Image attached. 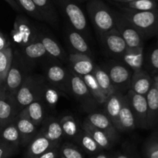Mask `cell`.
Here are the masks:
<instances>
[{
	"label": "cell",
	"instance_id": "obj_1",
	"mask_svg": "<svg viewBox=\"0 0 158 158\" xmlns=\"http://www.w3.org/2000/svg\"><path fill=\"white\" fill-rule=\"evenodd\" d=\"M120 12L144 39L157 36L158 9L153 11H137L120 6Z\"/></svg>",
	"mask_w": 158,
	"mask_h": 158
},
{
	"label": "cell",
	"instance_id": "obj_2",
	"mask_svg": "<svg viewBox=\"0 0 158 158\" xmlns=\"http://www.w3.org/2000/svg\"><path fill=\"white\" fill-rule=\"evenodd\" d=\"M86 10L90 21L99 35L115 28L114 12L102 0H89Z\"/></svg>",
	"mask_w": 158,
	"mask_h": 158
},
{
	"label": "cell",
	"instance_id": "obj_3",
	"mask_svg": "<svg viewBox=\"0 0 158 158\" xmlns=\"http://www.w3.org/2000/svg\"><path fill=\"white\" fill-rule=\"evenodd\" d=\"M45 81L41 76L28 74L15 96L19 112L32 102L40 100Z\"/></svg>",
	"mask_w": 158,
	"mask_h": 158
},
{
	"label": "cell",
	"instance_id": "obj_4",
	"mask_svg": "<svg viewBox=\"0 0 158 158\" xmlns=\"http://www.w3.org/2000/svg\"><path fill=\"white\" fill-rule=\"evenodd\" d=\"M28 68L29 66L23 60L19 50L14 51L12 65L3 84L8 93L15 96L26 77L29 74Z\"/></svg>",
	"mask_w": 158,
	"mask_h": 158
},
{
	"label": "cell",
	"instance_id": "obj_5",
	"mask_svg": "<svg viewBox=\"0 0 158 158\" xmlns=\"http://www.w3.org/2000/svg\"><path fill=\"white\" fill-rule=\"evenodd\" d=\"M40 32L27 17L20 14L15 17L11 37L12 42L21 49L35 41Z\"/></svg>",
	"mask_w": 158,
	"mask_h": 158
},
{
	"label": "cell",
	"instance_id": "obj_6",
	"mask_svg": "<svg viewBox=\"0 0 158 158\" xmlns=\"http://www.w3.org/2000/svg\"><path fill=\"white\" fill-rule=\"evenodd\" d=\"M67 19L71 28L84 36L89 32L87 20L81 8L75 0H55Z\"/></svg>",
	"mask_w": 158,
	"mask_h": 158
},
{
	"label": "cell",
	"instance_id": "obj_7",
	"mask_svg": "<svg viewBox=\"0 0 158 158\" xmlns=\"http://www.w3.org/2000/svg\"><path fill=\"white\" fill-rule=\"evenodd\" d=\"M107 72L111 83L116 92L127 93L131 88V77L133 71L123 63H109L104 68Z\"/></svg>",
	"mask_w": 158,
	"mask_h": 158
},
{
	"label": "cell",
	"instance_id": "obj_8",
	"mask_svg": "<svg viewBox=\"0 0 158 158\" xmlns=\"http://www.w3.org/2000/svg\"><path fill=\"white\" fill-rule=\"evenodd\" d=\"M114 12L115 16V27L125 41L127 48H143L145 39L143 35L122 15L120 12Z\"/></svg>",
	"mask_w": 158,
	"mask_h": 158
},
{
	"label": "cell",
	"instance_id": "obj_9",
	"mask_svg": "<svg viewBox=\"0 0 158 158\" xmlns=\"http://www.w3.org/2000/svg\"><path fill=\"white\" fill-rule=\"evenodd\" d=\"M19 113L15 96L8 93L2 85L0 87V127L14 123Z\"/></svg>",
	"mask_w": 158,
	"mask_h": 158
},
{
	"label": "cell",
	"instance_id": "obj_10",
	"mask_svg": "<svg viewBox=\"0 0 158 158\" xmlns=\"http://www.w3.org/2000/svg\"><path fill=\"white\" fill-rule=\"evenodd\" d=\"M135 117L137 127L148 129V109L145 96L139 95L129 90L126 94Z\"/></svg>",
	"mask_w": 158,
	"mask_h": 158
},
{
	"label": "cell",
	"instance_id": "obj_11",
	"mask_svg": "<svg viewBox=\"0 0 158 158\" xmlns=\"http://www.w3.org/2000/svg\"><path fill=\"white\" fill-rule=\"evenodd\" d=\"M99 36L102 45L110 55L117 59H121L127 46L116 27Z\"/></svg>",
	"mask_w": 158,
	"mask_h": 158
},
{
	"label": "cell",
	"instance_id": "obj_12",
	"mask_svg": "<svg viewBox=\"0 0 158 158\" xmlns=\"http://www.w3.org/2000/svg\"><path fill=\"white\" fill-rule=\"evenodd\" d=\"M69 71L59 64H49L45 68L46 81L58 88L62 92H69Z\"/></svg>",
	"mask_w": 158,
	"mask_h": 158
},
{
	"label": "cell",
	"instance_id": "obj_13",
	"mask_svg": "<svg viewBox=\"0 0 158 158\" xmlns=\"http://www.w3.org/2000/svg\"><path fill=\"white\" fill-rule=\"evenodd\" d=\"M69 92L72 93L76 98L85 104L97 103L82 77L73 73L71 70L69 76Z\"/></svg>",
	"mask_w": 158,
	"mask_h": 158
},
{
	"label": "cell",
	"instance_id": "obj_14",
	"mask_svg": "<svg viewBox=\"0 0 158 158\" xmlns=\"http://www.w3.org/2000/svg\"><path fill=\"white\" fill-rule=\"evenodd\" d=\"M68 63L71 71L80 77L92 73L96 66L90 56L77 52L68 56Z\"/></svg>",
	"mask_w": 158,
	"mask_h": 158
},
{
	"label": "cell",
	"instance_id": "obj_15",
	"mask_svg": "<svg viewBox=\"0 0 158 158\" xmlns=\"http://www.w3.org/2000/svg\"><path fill=\"white\" fill-rule=\"evenodd\" d=\"M137 127L135 117L130 105L129 100L126 94L123 95V105L119 114L116 129L118 132H130Z\"/></svg>",
	"mask_w": 158,
	"mask_h": 158
},
{
	"label": "cell",
	"instance_id": "obj_16",
	"mask_svg": "<svg viewBox=\"0 0 158 158\" xmlns=\"http://www.w3.org/2000/svg\"><path fill=\"white\" fill-rule=\"evenodd\" d=\"M14 123L19 133L20 147L26 148L38 133L37 126L20 112L19 113Z\"/></svg>",
	"mask_w": 158,
	"mask_h": 158
},
{
	"label": "cell",
	"instance_id": "obj_17",
	"mask_svg": "<svg viewBox=\"0 0 158 158\" xmlns=\"http://www.w3.org/2000/svg\"><path fill=\"white\" fill-rule=\"evenodd\" d=\"M19 52L29 67V66L35 65L37 62L48 56L43 43L40 41V37L27 46L21 48Z\"/></svg>",
	"mask_w": 158,
	"mask_h": 158
},
{
	"label": "cell",
	"instance_id": "obj_18",
	"mask_svg": "<svg viewBox=\"0 0 158 158\" xmlns=\"http://www.w3.org/2000/svg\"><path fill=\"white\" fill-rule=\"evenodd\" d=\"M153 85L154 78L149 73L147 72V70L143 69L133 73L130 90L139 95L146 97Z\"/></svg>",
	"mask_w": 158,
	"mask_h": 158
},
{
	"label": "cell",
	"instance_id": "obj_19",
	"mask_svg": "<svg viewBox=\"0 0 158 158\" xmlns=\"http://www.w3.org/2000/svg\"><path fill=\"white\" fill-rule=\"evenodd\" d=\"M86 120L93 126L106 133L114 142L117 141L119 132L104 113H91L86 117Z\"/></svg>",
	"mask_w": 158,
	"mask_h": 158
},
{
	"label": "cell",
	"instance_id": "obj_20",
	"mask_svg": "<svg viewBox=\"0 0 158 158\" xmlns=\"http://www.w3.org/2000/svg\"><path fill=\"white\" fill-rule=\"evenodd\" d=\"M56 146H60V144L53 143L46 138L40 131H38L35 137L26 147L27 148H26V158H37L49 149Z\"/></svg>",
	"mask_w": 158,
	"mask_h": 158
},
{
	"label": "cell",
	"instance_id": "obj_21",
	"mask_svg": "<svg viewBox=\"0 0 158 158\" xmlns=\"http://www.w3.org/2000/svg\"><path fill=\"white\" fill-rule=\"evenodd\" d=\"M39 131L55 144H60V141L64 137L60 120L53 117H46Z\"/></svg>",
	"mask_w": 158,
	"mask_h": 158
},
{
	"label": "cell",
	"instance_id": "obj_22",
	"mask_svg": "<svg viewBox=\"0 0 158 158\" xmlns=\"http://www.w3.org/2000/svg\"><path fill=\"white\" fill-rule=\"evenodd\" d=\"M39 37H40V41L43 43L48 56L62 62L68 60V56L66 52L55 39H53L48 34H44L42 32H40Z\"/></svg>",
	"mask_w": 158,
	"mask_h": 158
},
{
	"label": "cell",
	"instance_id": "obj_23",
	"mask_svg": "<svg viewBox=\"0 0 158 158\" xmlns=\"http://www.w3.org/2000/svg\"><path fill=\"white\" fill-rule=\"evenodd\" d=\"M121 60L123 64L129 67L133 72L139 71L143 69L144 64V52L143 48L138 49H129L127 48Z\"/></svg>",
	"mask_w": 158,
	"mask_h": 158
},
{
	"label": "cell",
	"instance_id": "obj_24",
	"mask_svg": "<svg viewBox=\"0 0 158 158\" xmlns=\"http://www.w3.org/2000/svg\"><path fill=\"white\" fill-rule=\"evenodd\" d=\"M123 95L121 93L115 92L107 97L106 102L103 105L105 106L104 114L107 116L116 127L119 114L123 105Z\"/></svg>",
	"mask_w": 158,
	"mask_h": 158
},
{
	"label": "cell",
	"instance_id": "obj_25",
	"mask_svg": "<svg viewBox=\"0 0 158 158\" xmlns=\"http://www.w3.org/2000/svg\"><path fill=\"white\" fill-rule=\"evenodd\" d=\"M82 129L89 134L96 141V143L103 150H109L112 148L113 145L115 142L101 130L95 127L86 120L83 121L82 124Z\"/></svg>",
	"mask_w": 158,
	"mask_h": 158
},
{
	"label": "cell",
	"instance_id": "obj_26",
	"mask_svg": "<svg viewBox=\"0 0 158 158\" xmlns=\"http://www.w3.org/2000/svg\"><path fill=\"white\" fill-rule=\"evenodd\" d=\"M20 113L37 127L41 125L46 119L45 106L40 100H35L31 103Z\"/></svg>",
	"mask_w": 158,
	"mask_h": 158
},
{
	"label": "cell",
	"instance_id": "obj_27",
	"mask_svg": "<svg viewBox=\"0 0 158 158\" xmlns=\"http://www.w3.org/2000/svg\"><path fill=\"white\" fill-rule=\"evenodd\" d=\"M66 33H67V40L69 44L74 50V52L84 54V55L90 56V49H89L86 39L82 34L74 30L73 28L68 29Z\"/></svg>",
	"mask_w": 158,
	"mask_h": 158
},
{
	"label": "cell",
	"instance_id": "obj_28",
	"mask_svg": "<svg viewBox=\"0 0 158 158\" xmlns=\"http://www.w3.org/2000/svg\"><path fill=\"white\" fill-rule=\"evenodd\" d=\"M148 109V128L154 127L158 124V91L154 86L146 95Z\"/></svg>",
	"mask_w": 158,
	"mask_h": 158
},
{
	"label": "cell",
	"instance_id": "obj_29",
	"mask_svg": "<svg viewBox=\"0 0 158 158\" xmlns=\"http://www.w3.org/2000/svg\"><path fill=\"white\" fill-rule=\"evenodd\" d=\"M61 92L62 91L58 88L52 86L46 80L42 89L40 100L45 106H46L51 109H54L58 103Z\"/></svg>",
	"mask_w": 158,
	"mask_h": 158
},
{
	"label": "cell",
	"instance_id": "obj_30",
	"mask_svg": "<svg viewBox=\"0 0 158 158\" xmlns=\"http://www.w3.org/2000/svg\"><path fill=\"white\" fill-rule=\"evenodd\" d=\"M38 10L43 15L44 21L51 25L58 22V15L52 0H32Z\"/></svg>",
	"mask_w": 158,
	"mask_h": 158
},
{
	"label": "cell",
	"instance_id": "obj_31",
	"mask_svg": "<svg viewBox=\"0 0 158 158\" xmlns=\"http://www.w3.org/2000/svg\"><path fill=\"white\" fill-rule=\"evenodd\" d=\"M92 74L95 77L99 86H100L106 97H110L116 92L114 86L111 83L110 78L107 72L105 70L104 68L100 66H95Z\"/></svg>",
	"mask_w": 158,
	"mask_h": 158
},
{
	"label": "cell",
	"instance_id": "obj_32",
	"mask_svg": "<svg viewBox=\"0 0 158 158\" xmlns=\"http://www.w3.org/2000/svg\"><path fill=\"white\" fill-rule=\"evenodd\" d=\"M81 77L87 86L88 89H89L92 97H94L96 103L99 105L104 104L107 97H106L100 86H99L98 83H97V80L94 77V75L92 73H89Z\"/></svg>",
	"mask_w": 158,
	"mask_h": 158
},
{
	"label": "cell",
	"instance_id": "obj_33",
	"mask_svg": "<svg viewBox=\"0 0 158 158\" xmlns=\"http://www.w3.org/2000/svg\"><path fill=\"white\" fill-rule=\"evenodd\" d=\"M76 140L82 148L89 154H97L102 152L103 149L96 143L90 135L83 129L80 130Z\"/></svg>",
	"mask_w": 158,
	"mask_h": 158
},
{
	"label": "cell",
	"instance_id": "obj_34",
	"mask_svg": "<svg viewBox=\"0 0 158 158\" xmlns=\"http://www.w3.org/2000/svg\"><path fill=\"white\" fill-rule=\"evenodd\" d=\"M63 136L70 139H75L78 136L80 130L78 123L74 117L71 115L64 116L60 120Z\"/></svg>",
	"mask_w": 158,
	"mask_h": 158
},
{
	"label": "cell",
	"instance_id": "obj_35",
	"mask_svg": "<svg viewBox=\"0 0 158 158\" xmlns=\"http://www.w3.org/2000/svg\"><path fill=\"white\" fill-rule=\"evenodd\" d=\"M0 140L10 143L14 147L19 148L20 136L15 123L7 125L0 131Z\"/></svg>",
	"mask_w": 158,
	"mask_h": 158
},
{
	"label": "cell",
	"instance_id": "obj_36",
	"mask_svg": "<svg viewBox=\"0 0 158 158\" xmlns=\"http://www.w3.org/2000/svg\"><path fill=\"white\" fill-rule=\"evenodd\" d=\"M13 57V49L9 47L0 50V81L4 84L6 76L11 67Z\"/></svg>",
	"mask_w": 158,
	"mask_h": 158
},
{
	"label": "cell",
	"instance_id": "obj_37",
	"mask_svg": "<svg viewBox=\"0 0 158 158\" xmlns=\"http://www.w3.org/2000/svg\"><path fill=\"white\" fill-rule=\"evenodd\" d=\"M122 7L137 11H153L158 9V0H135L122 4Z\"/></svg>",
	"mask_w": 158,
	"mask_h": 158
},
{
	"label": "cell",
	"instance_id": "obj_38",
	"mask_svg": "<svg viewBox=\"0 0 158 158\" xmlns=\"http://www.w3.org/2000/svg\"><path fill=\"white\" fill-rule=\"evenodd\" d=\"M21 9L27 13L29 16L32 17L39 21H44L43 15L38 10L32 0H15ZM45 22V21H44Z\"/></svg>",
	"mask_w": 158,
	"mask_h": 158
},
{
	"label": "cell",
	"instance_id": "obj_39",
	"mask_svg": "<svg viewBox=\"0 0 158 158\" xmlns=\"http://www.w3.org/2000/svg\"><path fill=\"white\" fill-rule=\"evenodd\" d=\"M146 67L148 69L147 72L151 73L154 77L158 75V41L147 56Z\"/></svg>",
	"mask_w": 158,
	"mask_h": 158
},
{
	"label": "cell",
	"instance_id": "obj_40",
	"mask_svg": "<svg viewBox=\"0 0 158 158\" xmlns=\"http://www.w3.org/2000/svg\"><path fill=\"white\" fill-rule=\"evenodd\" d=\"M143 153L146 158H158V136L154 134L145 143Z\"/></svg>",
	"mask_w": 158,
	"mask_h": 158
},
{
	"label": "cell",
	"instance_id": "obj_41",
	"mask_svg": "<svg viewBox=\"0 0 158 158\" xmlns=\"http://www.w3.org/2000/svg\"><path fill=\"white\" fill-rule=\"evenodd\" d=\"M60 154L64 158H84L82 151L75 145L65 143L60 147Z\"/></svg>",
	"mask_w": 158,
	"mask_h": 158
},
{
	"label": "cell",
	"instance_id": "obj_42",
	"mask_svg": "<svg viewBox=\"0 0 158 158\" xmlns=\"http://www.w3.org/2000/svg\"><path fill=\"white\" fill-rule=\"evenodd\" d=\"M18 148L0 140V158H9L18 152Z\"/></svg>",
	"mask_w": 158,
	"mask_h": 158
},
{
	"label": "cell",
	"instance_id": "obj_43",
	"mask_svg": "<svg viewBox=\"0 0 158 158\" xmlns=\"http://www.w3.org/2000/svg\"><path fill=\"white\" fill-rule=\"evenodd\" d=\"M59 148H60V146L54 147V148L49 149V151L45 152L44 154H43L37 158H57L59 153Z\"/></svg>",
	"mask_w": 158,
	"mask_h": 158
},
{
	"label": "cell",
	"instance_id": "obj_44",
	"mask_svg": "<svg viewBox=\"0 0 158 158\" xmlns=\"http://www.w3.org/2000/svg\"><path fill=\"white\" fill-rule=\"evenodd\" d=\"M9 47H11L10 41L0 31V50H3V49H6Z\"/></svg>",
	"mask_w": 158,
	"mask_h": 158
},
{
	"label": "cell",
	"instance_id": "obj_45",
	"mask_svg": "<svg viewBox=\"0 0 158 158\" xmlns=\"http://www.w3.org/2000/svg\"><path fill=\"white\" fill-rule=\"evenodd\" d=\"M4 1L6 2H7L8 4H9V6H10L11 7L14 9V10L16 11V12H23V10L21 9V8L19 6V5L17 4L16 2H15V0H4Z\"/></svg>",
	"mask_w": 158,
	"mask_h": 158
},
{
	"label": "cell",
	"instance_id": "obj_46",
	"mask_svg": "<svg viewBox=\"0 0 158 158\" xmlns=\"http://www.w3.org/2000/svg\"><path fill=\"white\" fill-rule=\"evenodd\" d=\"M113 158H130L129 156H127V154H121V153H119V154H117L115 156H114Z\"/></svg>",
	"mask_w": 158,
	"mask_h": 158
},
{
	"label": "cell",
	"instance_id": "obj_47",
	"mask_svg": "<svg viewBox=\"0 0 158 158\" xmlns=\"http://www.w3.org/2000/svg\"><path fill=\"white\" fill-rule=\"evenodd\" d=\"M113 1L117 2L119 3H121V4H125V3L131 2L135 1V0H113Z\"/></svg>",
	"mask_w": 158,
	"mask_h": 158
},
{
	"label": "cell",
	"instance_id": "obj_48",
	"mask_svg": "<svg viewBox=\"0 0 158 158\" xmlns=\"http://www.w3.org/2000/svg\"><path fill=\"white\" fill-rule=\"evenodd\" d=\"M95 158H110L108 157L107 155H106L105 154H103V153H100V154H98L97 155V157Z\"/></svg>",
	"mask_w": 158,
	"mask_h": 158
},
{
	"label": "cell",
	"instance_id": "obj_49",
	"mask_svg": "<svg viewBox=\"0 0 158 158\" xmlns=\"http://www.w3.org/2000/svg\"><path fill=\"white\" fill-rule=\"evenodd\" d=\"M154 86H156V88H157L158 91V75L154 77Z\"/></svg>",
	"mask_w": 158,
	"mask_h": 158
},
{
	"label": "cell",
	"instance_id": "obj_50",
	"mask_svg": "<svg viewBox=\"0 0 158 158\" xmlns=\"http://www.w3.org/2000/svg\"><path fill=\"white\" fill-rule=\"evenodd\" d=\"M76 1H79V2H83V1H86V0H76ZM89 1V0H88Z\"/></svg>",
	"mask_w": 158,
	"mask_h": 158
},
{
	"label": "cell",
	"instance_id": "obj_51",
	"mask_svg": "<svg viewBox=\"0 0 158 158\" xmlns=\"http://www.w3.org/2000/svg\"><path fill=\"white\" fill-rule=\"evenodd\" d=\"M2 85H3V84H2V83H1V81H0V87H1V86H2Z\"/></svg>",
	"mask_w": 158,
	"mask_h": 158
},
{
	"label": "cell",
	"instance_id": "obj_52",
	"mask_svg": "<svg viewBox=\"0 0 158 158\" xmlns=\"http://www.w3.org/2000/svg\"><path fill=\"white\" fill-rule=\"evenodd\" d=\"M156 134H157V135L158 136V131H157V133H156Z\"/></svg>",
	"mask_w": 158,
	"mask_h": 158
},
{
	"label": "cell",
	"instance_id": "obj_53",
	"mask_svg": "<svg viewBox=\"0 0 158 158\" xmlns=\"http://www.w3.org/2000/svg\"><path fill=\"white\" fill-rule=\"evenodd\" d=\"M60 158H64L63 157H62V156H60Z\"/></svg>",
	"mask_w": 158,
	"mask_h": 158
},
{
	"label": "cell",
	"instance_id": "obj_54",
	"mask_svg": "<svg viewBox=\"0 0 158 158\" xmlns=\"http://www.w3.org/2000/svg\"><path fill=\"white\" fill-rule=\"evenodd\" d=\"M157 39H158V32H157Z\"/></svg>",
	"mask_w": 158,
	"mask_h": 158
},
{
	"label": "cell",
	"instance_id": "obj_55",
	"mask_svg": "<svg viewBox=\"0 0 158 158\" xmlns=\"http://www.w3.org/2000/svg\"><path fill=\"white\" fill-rule=\"evenodd\" d=\"M1 130H2V128H1V127H0V131H1Z\"/></svg>",
	"mask_w": 158,
	"mask_h": 158
}]
</instances>
